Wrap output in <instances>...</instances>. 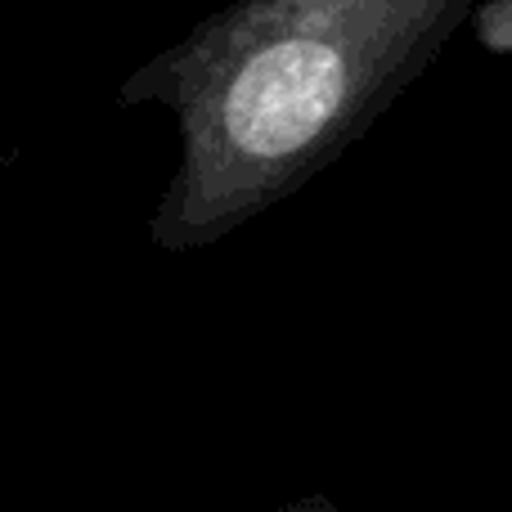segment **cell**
<instances>
[{"label": "cell", "instance_id": "1", "mask_svg": "<svg viewBox=\"0 0 512 512\" xmlns=\"http://www.w3.org/2000/svg\"><path fill=\"white\" fill-rule=\"evenodd\" d=\"M477 0H234L149 59L126 104H162L180 167L149 221L167 252L234 234L337 162L445 50Z\"/></svg>", "mask_w": 512, "mask_h": 512}, {"label": "cell", "instance_id": "2", "mask_svg": "<svg viewBox=\"0 0 512 512\" xmlns=\"http://www.w3.org/2000/svg\"><path fill=\"white\" fill-rule=\"evenodd\" d=\"M288 512H342V508H333V504H319V499H310V504H297V508H288Z\"/></svg>", "mask_w": 512, "mask_h": 512}]
</instances>
